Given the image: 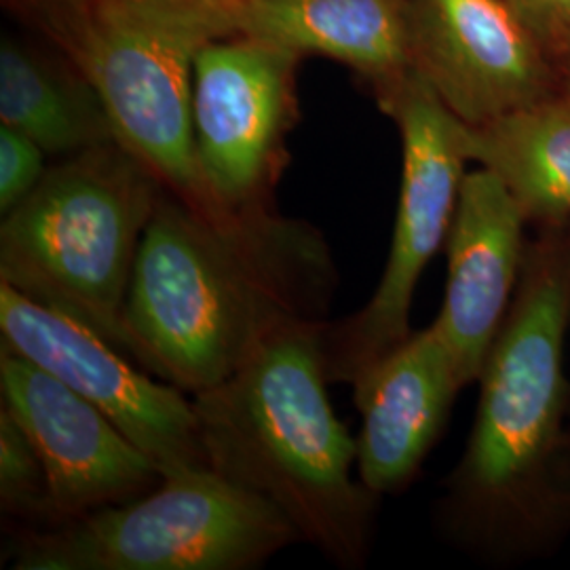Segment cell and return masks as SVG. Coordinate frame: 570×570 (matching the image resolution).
Segmentation results:
<instances>
[{
  "instance_id": "ffe728a7",
  "label": "cell",
  "mask_w": 570,
  "mask_h": 570,
  "mask_svg": "<svg viewBox=\"0 0 570 570\" xmlns=\"http://www.w3.org/2000/svg\"><path fill=\"white\" fill-rule=\"evenodd\" d=\"M562 58H564V72H567V82H569L570 91V45L562 51Z\"/></svg>"
},
{
  "instance_id": "9c48e42d",
  "label": "cell",
  "mask_w": 570,
  "mask_h": 570,
  "mask_svg": "<svg viewBox=\"0 0 570 570\" xmlns=\"http://www.w3.org/2000/svg\"><path fill=\"white\" fill-rule=\"evenodd\" d=\"M2 348L45 367L104 412L165 473L209 468L193 397L98 332L0 284Z\"/></svg>"
},
{
  "instance_id": "3957f363",
  "label": "cell",
  "mask_w": 570,
  "mask_h": 570,
  "mask_svg": "<svg viewBox=\"0 0 570 570\" xmlns=\"http://www.w3.org/2000/svg\"><path fill=\"white\" fill-rule=\"evenodd\" d=\"M322 324L289 327L225 383L193 395L207 465L282 511L332 562H366L376 494L327 397Z\"/></svg>"
},
{
  "instance_id": "ba28073f",
  "label": "cell",
  "mask_w": 570,
  "mask_h": 570,
  "mask_svg": "<svg viewBox=\"0 0 570 570\" xmlns=\"http://www.w3.org/2000/svg\"><path fill=\"white\" fill-rule=\"evenodd\" d=\"M303 56L244 35L209 41L193 66L190 115L197 159L218 204L273 207L298 122Z\"/></svg>"
},
{
  "instance_id": "52a82bcc",
  "label": "cell",
  "mask_w": 570,
  "mask_h": 570,
  "mask_svg": "<svg viewBox=\"0 0 570 570\" xmlns=\"http://www.w3.org/2000/svg\"><path fill=\"white\" fill-rule=\"evenodd\" d=\"M402 136V188L387 265L357 313L324 327L330 383H353L414 332L410 308L431 258L446 244L468 157L459 121L412 68L379 89Z\"/></svg>"
},
{
  "instance_id": "4fadbf2b",
  "label": "cell",
  "mask_w": 570,
  "mask_h": 570,
  "mask_svg": "<svg viewBox=\"0 0 570 570\" xmlns=\"http://www.w3.org/2000/svg\"><path fill=\"white\" fill-rule=\"evenodd\" d=\"M362 416L357 473L376 497L406 489L446 428L465 387L438 327L412 332L353 383Z\"/></svg>"
},
{
  "instance_id": "44dd1931",
  "label": "cell",
  "mask_w": 570,
  "mask_h": 570,
  "mask_svg": "<svg viewBox=\"0 0 570 570\" xmlns=\"http://www.w3.org/2000/svg\"><path fill=\"white\" fill-rule=\"evenodd\" d=\"M569 233H570V225H569Z\"/></svg>"
},
{
  "instance_id": "ac0fdd59",
  "label": "cell",
  "mask_w": 570,
  "mask_h": 570,
  "mask_svg": "<svg viewBox=\"0 0 570 570\" xmlns=\"http://www.w3.org/2000/svg\"><path fill=\"white\" fill-rule=\"evenodd\" d=\"M47 153L18 129L0 122V214H11L42 183Z\"/></svg>"
},
{
  "instance_id": "e0dca14e",
  "label": "cell",
  "mask_w": 570,
  "mask_h": 570,
  "mask_svg": "<svg viewBox=\"0 0 570 570\" xmlns=\"http://www.w3.org/2000/svg\"><path fill=\"white\" fill-rule=\"evenodd\" d=\"M0 503L2 513L26 529H42L51 522L41 456L4 407L0 410Z\"/></svg>"
},
{
  "instance_id": "30bf717a",
  "label": "cell",
  "mask_w": 570,
  "mask_h": 570,
  "mask_svg": "<svg viewBox=\"0 0 570 570\" xmlns=\"http://www.w3.org/2000/svg\"><path fill=\"white\" fill-rule=\"evenodd\" d=\"M0 391L2 407L41 456L49 527L138 499L161 484L164 471L153 459L45 367L2 348Z\"/></svg>"
},
{
  "instance_id": "d6986e66",
  "label": "cell",
  "mask_w": 570,
  "mask_h": 570,
  "mask_svg": "<svg viewBox=\"0 0 570 570\" xmlns=\"http://www.w3.org/2000/svg\"><path fill=\"white\" fill-rule=\"evenodd\" d=\"M515 16L543 45L562 53L570 45V0H508Z\"/></svg>"
},
{
  "instance_id": "8fae6325",
  "label": "cell",
  "mask_w": 570,
  "mask_h": 570,
  "mask_svg": "<svg viewBox=\"0 0 570 570\" xmlns=\"http://www.w3.org/2000/svg\"><path fill=\"white\" fill-rule=\"evenodd\" d=\"M410 68L465 125L553 94L543 45L508 0H407Z\"/></svg>"
},
{
  "instance_id": "6da1fadb",
  "label": "cell",
  "mask_w": 570,
  "mask_h": 570,
  "mask_svg": "<svg viewBox=\"0 0 570 570\" xmlns=\"http://www.w3.org/2000/svg\"><path fill=\"white\" fill-rule=\"evenodd\" d=\"M336 285L317 226L275 207L204 209L164 188L127 292L125 351L193 397L285 330L327 322Z\"/></svg>"
},
{
  "instance_id": "5b68a950",
  "label": "cell",
  "mask_w": 570,
  "mask_h": 570,
  "mask_svg": "<svg viewBox=\"0 0 570 570\" xmlns=\"http://www.w3.org/2000/svg\"><path fill=\"white\" fill-rule=\"evenodd\" d=\"M164 188L119 142L63 157L2 216L0 284L125 351L127 292Z\"/></svg>"
},
{
  "instance_id": "277c9868",
  "label": "cell",
  "mask_w": 570,
  "mask_h": 570,
  "mask_svg": "<svg viewBox=\"0 0 570 570\" xmlns=\"http://www.w3.org/2000/svg\"><path fill=\"white\" fill-rule=\"evenodd\" d=\"M100 96L115 138L184 202L218 209L197 159L190 85L233 37L228 0H16Z\"/></svg>"
},
{
  "instance_id": "9a60e30c",
  "label": "cell",
  "mask_w": 570,
  "mask_h": 570,
  "mask_svg": "<svg viewBox=\"0 0 570 570\" xmlns=\"http://www.w3.org/2000/svg\"><path fill=\"white\" fill-rule=\"evenodd\" d=\"M468 161L508 186L541 230L570 225V91L550 94L484 125L461 131Z\"/></svg>"
},
{
  "instance_id": "7c38bea8",
  "label": "cell",
  "mask_w": 570,
  "mask_h": 570,
  "mask_svg": "<svg viewBox=\"0 0 570 570\" xmlns=\"http://www.w3.org/2000/svg\"><path fill=\"white\" fill-rule=\"evenodd\" d=\"M527 216L490 169L465 174L446 237V296L433 326L468 387L510 313L524 265Z\"/></svg>"
},
{
  "instance_id": "2e32d148",
  "label": "cell",
  "mask_w": 570,
  "mask_h": 570,
  "mask_svg": "<svg viewBox=\"0 0 570 570\" xmlns=\"http://www.w3.org/2000/svg\"><path fill=\"white\" fill-rule=\"evenodd\" d=\"M0 122L60 159L117 142L102 100L85 77L9 35L0 42Z\"/></svg>"
},
{
  "instance_id": "8992f818",
  "label": "cell",
  "mask_w": 570,
  "mask_h": 570,
  "mask_svg": "<svg viewBox=\"0 0 570 570\" xmlns=\"http://www.w3.org/2000/svg\"><path fill=\"white\" fill-rule=\"evenodd\" d=\"M294 541L298 532L265 499L214 469H184L138 499L20 530L11 569L249 570Z\"/></svg>"
},
{
  "instance_id": "7a4b0ae2",
  "label": "cell",
  "mask_w": 570,
  "mask_h": 570,
  "mask_svg": "<svg viewBox=\"0 0 570 570\" xmlns=\"http://www.w3.org/2000/svg\"><path fill=\"white\" fill-rule=\"evenodd\" d=\"M569 327V228L541 230L480 372L475 423L444 499L450 534L480 556H530L570 530Z\"/></svg>"
},
{
  "instance_id": "5bb4252c",
  "label": "cell",
  "mask_w": 570,
  "mask_h": 570,
  "mask_svg": "<svg viewBox=\"0 0 570 570\" xmlns=\"http://www.w3.org/2000/svg\"><path fill=\"white\" fill-rule=\"evenodd\" d=\"M233 37L341 61L376 89L410 70L407 0H228Z\"/></svg>"
}]
</instances>
